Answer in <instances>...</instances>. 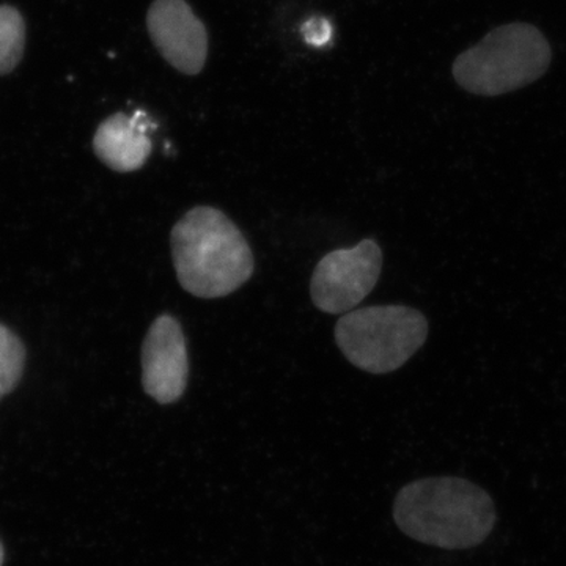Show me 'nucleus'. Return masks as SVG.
I'll return each mask as SVG.
<instances>
[{
    "label": "nucleus",
    "instance_id": "5",
    "mask_svg": "<svg viewBox=\"0 0 566 566\" xmlns=\"http://www.w3.org/2000/svg\"><path fill=\"white\" fill-rule=\"evenodd\" d=\"M381 270V248L374 240L327 253L316 264L311 282L315 307L324 314H348L371 293Z\"/></svg>",
    "mask_w": 566,
    "mask_h": 566
},
{
    "label": "nucleus",
    "instance_id": "2",
    "mask_svg": "<svg viewBox=\"0 0 566 566\" xmlns=\"http://www.w3.org/2000/svg\"><path fill=\"white\" fill-rule=\"evenodd\" d=\"M174 266L186 292L202 300L229 296L253 274L251 245L222 211L196 207L170 234Z\"/></svg>",
    "mask_w": 566,
    "mask_h": 566
},
{
    "label": "nucleus",
    "instance_id": "10",
    "mask_svg": "<svg viewBox=\"0 0 566 566\" xmlns=\"http://www.w3.org/2000/svg\"><path fill=\"white\" fill-rule=\"evenodd\" d=\"M24 363L25 349L20 337L0 324V400L21 381Z\"/></svg>",
    "mask_w": 566,
    "mask_h": 566
},
{
    "label": "nucleus",
    "instance_id": "11",
    "mask_svg": "<svg viewBox=\"0 0 566 566\" xmlns=\"http://www.w3.org/2000/svg\"><path fill=\"white\" fill-rule=\"evenodd\" d=\"M303 35L305 43L322 48L333 36V28H331L329 21L324 20V18H311L303 25Z\"/></svg>",
    "mask_w": 566,
    "mask_h": 566
},
{
    "label": "nucleus",
    "instance_id": "1",
    "mask_svg": "<svg viewBox=\"0 0 566 566\" xmlns=\"http://www.w3.org/2000/svg\"><path fill=\"white\" fill-rule=\"evenodd\" d=\"M394 517L403 534L423 545L469 549L493 532L495 510L493 499L474 483L434 476L406 485L395 499Z\"/></svg>",
    "mask_w": 566,
    "mask_h": 566
},
{
    "label": "nucleus",
    "instance_id": "12",
    "mask_svg": "<svg viewBox=\"0 0 566 566\" xmlns=\"http://www.w3.org/2000/svg\"><path fill=\"white\" fill-rule=\"evenodd\" d=\"M3 564V547L0 545V566Z\"/></svg>",
    "mask_w": 566,
    "mask_h": 566
},
{
    "label": "nucleus",
    "instance_id": "7",
    "mask_svg": "<svg viewBox=\"0 0 566 566\" xmlns=\"http://www.w3.org/2000/svg\"><path fill=\"white\" fill-rule=\"evenodd\" d=\"M153 44L175 70L196 76L208 57V33L186 0H155L147 14Z\"/></svg>",
    "mask_w": 566,
    "mask_h": 566
},
{
    "label": "nucleus",
    "instance_id": "6",
    "mask_svg": "<svg viewBox=\"0 0 566 566\" xmlns=\"http://www.w3.org/2000/svg\"><path fill=\"white\" fill-rule=\"evenodd\" d=\"M142 386L159 405H172L189 378L188 345L177 318L164 314L153 322L142 345Z\"/></svg>",
    "mask_w": 566,
    "mask_h": 566
},
{
    "label": "nucleus",
    "instance_id": "4",
    "mask_svg": "<svg viewBox=\"0 0 566 566\" xmlns=\"http://www.w3.org/2000/svg\"><path fill=\"white\" fill-rule=\"evenodd\" d=\"M428 337L427 318L405 305L357 308L338 319L335 342L354 367L374 375L403 367Z\"/></svg>",
    "mask_w": 566,
    "mask_h": 566
},
{
    "label": "nucleus",
    "instance_id": "3",
    "mask_svg": "<svg viewBox=\"0 0 566 566\" xmlns=\"http://www.w3.org/2000/svg\"><path fill=\"white\" fill-rule=\"evenodd\" d=\"M551 61L553 51L545 35L535 25L513 22L494 29L458 55L452 71L465 92L499 96L539 80Z\"/></svg>",
    "mask_w": 566,
    "mask_h": 566
},
{
    "label": "nucleus",
    "instance_id": "8",
    "mask_svg": "<svg viewBox=\"0 0 566 566\" xmlns=\"http://www.w3.org/2000/svg\"><path fill=\"white\" fill-rule=\"evenodd\" d=\"M150 120L144 112L115 114L104 120L93 137V150L109 169L128 174L139 170L151 155Z\"/></svg>",
    "mask_w": 566,
    "mask_h": 566
},
{
    "label": "nucleus",
    "instance_id": "9",
    "mask_svg": "<svg viewBox=\"0 0 566 566\" xmlns=\"http://www.w3.org/2000/svg\"><path fill=\"white\" fill-rule=\"evenodd\" d=\"M24 48V18L13 7L0 6V76L11 73L20 65Z\"/></svg>",
    "mask_w": 566,
    "mask_h": 566
}]
</instances>
